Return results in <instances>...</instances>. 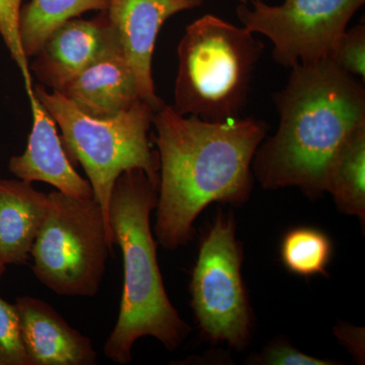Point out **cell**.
Here are the masks:
<instances>
[{"instance_id": "obj_1", "label": "cell", "mask_w": 365, "mask_h": 365, "mask_svg": "<svg viewBox=\"0 0 365 365\" xmlns=\"http://www.w3.org/2000/svg\"><path fill=\"white\" fill-rule=\"evenodd\" d=\"M153 125L160 158L155 235L163 248L176 250L193 239L204 208L249 198L252 163L269 126L254 117L205 121L165 104Z\"/></svg>"}, {"instance_id": "obj_2", "label": "cell", "mask_w": 365, "mask_h": 365, "mask_svg": "<svg viewBox=\"0 0 365 365\" xmlns=\"http://www.w3.org/2000/svg\"><path fill=\"white\" fill-rule=\"evenodd\" d=\"M364 83L331 58L292 67L287 86L273 95L277 131L260 144L252 163L263 188L299 187L309 196L325 192L333 155L365 125Z\"/></svg>"}, {"instance_id": "obj_3", "label": "cell", "mask_w": 365, "mask_h": 365, "mask_svg": "<svg viewBox=\"0 0 365 365\" xmlns=\"http://www.w3.org/2000/svg\"><path fill=\"white\" fill-rule=\"evenodd\" d=\"M158 196V185L144 170L134 169L118 178L110 199L109 225L123 256L124 281L119 317L104 353L118 364H130L132 348L140 338H155L175 351L191 331L170 302L158 267L150 228Z\"/></svg>"}, {"instance_id": "obj_4", "label": "cell", "mask_w": 365, "mask_h": 365, "mask_svg": "<svg viewBox=\"0 0 365 365\" xmlns=\"http://www.w3.org/2000/svg\"><path fill=\"white\" fill-rule=\"evenodd\" d=\"M265 46L215 14L190 24L178 46L175 111L209 122L241 117Z\"/></svg>"}, {"instance_id": "obj_5", "label": "cell", "mask_w": 365, "mask_h": 365, "mask_svg": "<svg viewBox=\"0 0 365 365\" xmlns=\"http://www.w3.org/2000/svg\"><path fill=\"white\" fill-rule=\"evenodd\" d=\"M34 93L58 125L67 157L85 170L109 227L113 188L124 172L143 170L158 186L160 158L150 139L155 111L150 104L141 100L115 116L96 118L81 112L58 91L49 93L35 85Z\"/></svg>"}, {"instance_id": "obj_6", "label": "cell", "mask_w": 365, "mask_h": 365, "mask_svg": "<svg viewBox=\"0 0 365 365\" xmlns=\"http://www.w3.org/2000/svg\"><path fill=\"white\" fill-rule=\"evenodd\" d=\"M35 242L33 272L60 297H95L100 290L114 237L95 198L53 191Z\"/></svg>"}, {"instance_id": "obj_7", "label": "cell", "mask_w": 365, "mask_h": 365, "mask_svg": "<svg viewBox=\"0 0 365 365\" xmlns=\"http://www.w3.org/2000/svg\"><path fill=\"white\" fill-rule=\"evenodd\" d=\"M242 250L234 218L220 213L204 237L192 272V307L204 335L242 349L251 339L252 312L242 277Z\"/></svg>"}, {"instance_id": "obj_8", "label": "cell", "mask_w": 365, "mask_h": 365, "mask_svg": "<svg viewBox=\"0 0 365 365\" xmlns=\"http://www.w3.org/2000/svg\"><path fill=\"white\" fill-rule=\"evenodd\" d=\"M365 0H284L269 6L262 0L237 7L242 26L272 42L280 66L314 63L330 57L336 43Z\"/></svg>"}, {"instance_id": "obj_9", "label": "cell", "mask_w": 365, "mask_h": 365, "mask_svg": "<svg viewBox=\"0 0 365 365\" xmlns=\"http://www.w3.org/2000/svg\"><path fill=\"white\" fill-rule=\"evenodd\" d=\"M202 4L203 0H109L106 14L135 72L141 98L155 111L165 105L155 93L153 78L158 33L170 16Z\"/></svg>"}, {"instance_id": "obj_10", "label": "cell", "mask_w": 365, "mask_h": 365, "mask_svg": "<svg viewBox=\"0 0 365 365\" xmlns=\"http://www.w3.org/2000/svg\"><path fill=\"white\" fill-rule=\"evenodd\" d=\"M119 47L105 11L93 20L72 19L45 41L30 66L31 72L41 85L59 91L96 60Z\"/></svg>"}, {"instance_id": "obj_11", "label": "cell", "mask_w": 365, "mask_h": 365, "mask_svg": "<svg viewBox=\"0 0 365 365\" xmlns=\"http://www.w3.org/2000/svg\"><path fill=\"white\" fill-rule=\"evenodd\" d=\"M29 102L33 115L32 130L26 150L9 160V170L23 181L46 182L74 198H95L88 180L76 172L67 157L55 120L35 93Z\"/></svg>"}, {"instance_id": "obj_12", "label": "cell", "mask_w": 365, "mask_h": 365, "mask_svg": "<svg viewBox=\"0 0 365 365\" xmlns=\"http://www.w3.org/2000/svg\"><path fill=\"white\" fill-rule=\"evenodd\" d=\"M21 340L33 365H93L91 338L66 323L49 304L32 297L16 299Z\"/></svg>"}, {"instance_id": "obj_13", "label": "cell", "mask_w": 365, "mask_h": 365, "mask_svg": "<svg viewBox=\"0 0 365 365\" xmlns=\"http://www.w3.org/2000/svg\"><path fill=\"white\" fill-rule=\"evenodd\" d=\"M58 93L96 118L115 116L143 100L135 72L121 47L96 60Z\"/></svg>"}, {"instance_id": "obj_14", "label": "cell", "mask_w": 365, "mask_h": 365, "mask_svg": "<svg viewBox=\"0 0 365 365\" xmlns=\"http://www.w3.org/2000/svg\"><path fill=\"white\" fill-rule=\"evenodd\" d=\"M49 207V195L23 180L0 179V262L23 265Z\"/></svg>"}, {"instance_id": "obj_15", "label": "cell", "mask_w": 365, "mask_h": 365, "mask_svg": "<svg viewBox=\"0 0 365 365\" xmlns=\"http://www.w3.org/2000/svg\"><path fill=\"white\" fill-rule=\"evenodd\" d=\"M325 192L338 208L365 220V125L355 129L341 144L326 172Z\"/></svg>"}, {"instance_id": "obj_16", "label": "cell", "mask_w": 365, "mask_h": 365, "mask_svg": "<svg viewBox=\"0 0 365 365\" xmlns=\"http://www.w3.org/2000/svg\"><path fill=\"white\" fill-rule=\"evenodd\" d=\"M109 0H31L21 7V38L26 56H35L64 23L88 11H104Z\"/></svg>"}, {"instance_id": "obj_17", "label": "cell", "mask_w": 365, "mask_h": 365, "mask_svg": "<svg viewBox=\"0 0 365 365\" xmlns=\"http://www.w3.org/2000/svg\"><path fill=\"white\" fill-rule=\"evenodd\" d=\"M330 237L314 227H295L288 230L281 242L283 265L295 275L325 274L332 257Z\"/></svg>"}, {"instance_id": "obj_18", "label": "cell", "mask_w": 365, "mask_h": 365, "mask_svg": "<svg viewBox=\"0 0 365 365\" xmlns=\"http://www.w3.org/2000/svg\"><path fill=\"white\" fill-rule=\"evenodd\" d=\"M23 0H0V36L11 59L20 69L28 98L34 95V83L29 57L21 38V13Z\"/></svg>"}, {"instance_id": "obj_19", "label": "cell", "mask_w": 365, "mask_h": 365, "mask_svg": "<svg viewBox=\"0 0 365 365\" xmlns=\"http://www.w3.org/2000/svg\"><path fill=\"white\" fill-rule=\"evenodd\" d=\"M0 365H33L21 340L16 306L0 297Z\"/></svg>"}, {"instance_id": "obj_20", "label": "cell", "mask_w": 365, "mask_h": 365, "mask_svg": "<svg viewBox=\"0 0 365 365\" xmlns=\"http://www.w3.org/2000/svg\"><path fill=\"white\" fill-rule=\"evenodd\" d=\"M336 66L365 81V26L359 24L346 30L336 43L330 57Z\"/></svg>"}, {"instance_id": "obj_21", "label": "cell", "mask_w": 365, "mask_h": 365, "mask_svg": "<svg viewBox=\"0 0 365 365\" xmlns=\"http://www.w3.org/2000/svg\"><path fill=\"white\" fill-rule=\"evenodd\" d=\"M256 360L259 364L268 365H331L336 362L330 360L316 359L306 353L299 351L292 345L282 341H277L268 346L260 353Z\"/></svg>"}, {"instance_id": "obj_22", "label": "cell", "mask_w": 365, "mask_h": 365, "mask_svg": "<svg viewBox=\"0 0 365 365\" xmlns=\"http://www.w3.org/2000/svg\"><path fill=\"white\" fill-rule=\"evenodd\" d=\"M6 266L4 265V263H1L0 262V278L2 277V275H4V272H6Z\"/></svg>"}, {"instance_id": "obj_23", "label": "cell", "mask_w": 365, "mask_h": 365, "mask_svg": "<svg viewBox=\"0 0 365 365\" xmlns=\"http://www.w3.org/2000/svg\"><path fill=\"white\" fill-rule=\"evenodd\" d=\"M239 1L241 2L242 4H248L255 1V0H239Z\"/></svg>"}]
</instances>
